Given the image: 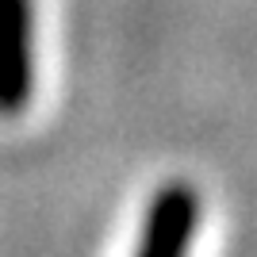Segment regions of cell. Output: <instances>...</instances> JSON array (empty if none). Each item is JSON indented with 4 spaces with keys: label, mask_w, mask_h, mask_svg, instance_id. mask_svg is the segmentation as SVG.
Listing matches in <instances>:
<instances>
[{
    "label": "cell",
    "mask_w": 257,
    "mask_h": 257,
    "mask_svg": "<svg viewBox=\"0 0 257 257\" xmlns=\"http://www.w3.org/2000/svg\"><path fill=\"white\" fill-rule=\"evenodd\" d=\"M35 77V0H0V119H16L31 107Z\"/></svg>",
    "instance_id": "cell-1"
},
{
    "label": "cell",
    "mask_w": 257,
    "mask_h": 257,
    "mask_svg": "<svg viewBox=\"0 0 257 257\" xmlns=\"http://www.w3.org/2000/svg\"><path fill=\"white\" fill-rule=\"evenodd\" d=\"M200 223V200L188 184H165L146 207L135 257H188Z\"/></svg>",
    "instance_id": "cell-2"
}]
</instances>
